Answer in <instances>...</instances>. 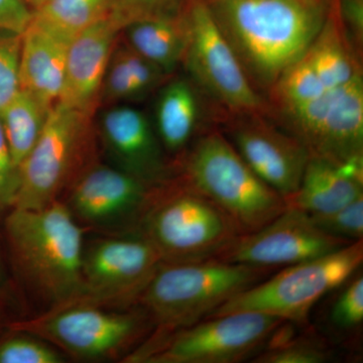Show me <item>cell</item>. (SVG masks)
<instances>
[{
  "label": "cell",
  "instance_id": "obj_12",
  "mask_svg": "<svg viewBox=\"0 0 363 363\" xmlns=\"http://www.w3.org/2000/svg\"><path fill=\"white\" fill-rule=\"evenodd\" d=\"M218 126L250 169L284 199L298 190L309 150L269 114H226Z\"/></svg>",
  "mask_w": 363,
  "mask_h": 363
},
{
  "label": "cell",
  "instance_id": "obj_4",
  "mask_svg": "<svg viewBox=\"0 0 363 363\" xmlns=\"http://www.w3.org/2000/svg\"><path fill=\"white\" fill-rule=\"evenodd\" d=\"M138 227L162 264L216 259L241 235L221 209L177 176L154 189Z\"/></svg>",
  "mask_w": 363,
  "mask_h": 363
},
{
  "label": "cell",
  "instance_id": "obj_20",
  "mask_svg": "<svg viewBox=\"0 0 363 363\" xmlns=\"http://www.w3.org/2000/svg\"><path fill=\"white\" fill-rule=\"evenodd\" d=\"M363 196V162H338L310 156L298 190L286 207L308 215L340 209Z\"/></svg>",
  "mask_w": 363,
  "mask_h": 363
},
{
  "label": "cell",
  "instance_id": "obj_21",
  "mask_svg": "<svg viewBox=\"0 0 363 363\" xmlns=\"http://www.w3.org/2000/svg\"><path fill=\"white\" fill-rule=\"evenodd\" d=\"M169 77L171 75L118 39L105 72L99 104L111 106L140 101L159 90Z\"/></svg>",
  "mask_w": 363,
  "mask_h": 363
},
{
  "label": "cell",
  "instance_id": "obj_30",
  "mask_svg": "<svg viewBox=\"0 0 363 363\" xmlns=\"http://www.w3.org/2000/svg\"><path fill=\"white\" fill-rule=\"evenodd\" d=\"M21 37L0 33V111L21 90Z\"/></svg>",
  "mask_w": 363,
  "mask_h": 363
},
{
  "label": "cell",
  "instance_id": "obj_29",
  "mask_svg": "<svg viewBox=\"0 0 363 363\" xmlns=\"http://www.w3.org/2000/svg\"><path fill=\"white\" fill-rule=\"evenodd\" d=\"M309 216L326 233L352 242L363 240V196L331 213Z\"/></svg>",
  "mask_w": 363,
  "mask_h": 363
},
{
  "label": "cell",
  "instance_id": "obj_8",
  "mask_svg": "<svg viewBox=\"0 0 363 363\" xmlns=\"http://www.w3.org/2000/svg\"><path fill=\"white\" fill-rule=\"evenodd\" d=\"M286 320L259 312L208 317L169 332H157L130 357L149 363H238L255 358Z\"/></svg>",
  "mask_w": 363,
  "mask_h": 363
},
{
  "label": "cell",
  "instance_id": "obj_14",
  "mask_svg": "<svg viewBox=\"0 0 363 363\" xmlns=\"http://www.w3.org/2000/svg\"><path fill=\"white\" fill-rule=\"evenodd\" d=\"M350 243L325 233L304 212L286 207L259 230L241 234L216 259L276 269L316 259Z\"/></svg>",
  "mask_w": 363,
  "mask_h": 363
},
{
  "label": "cell",
  "instance_id": "obj_19",
  "mask_svg": "<svg viewBox=\"0 0 363 363\" xmlns=\"http://www.w3.org/2000/svg\"><path fill=\"white\" fill-rule=\"evenodd\" d=\"M21 89L52 108L65 81L67 51L71 40L30 20L21 37Z\"/></svg>",
  "mask_w": 363,
  "mask_h": 363
},
{
  "label": "cell",
  "instance_id": "obj_18",
  "mask_svg": "<svg viewBox=\"0 0 363 363\" xmlns=\"http://www.w3.org/2000/svg\"><path fill=\"white\" fill-rule=\"evenodd\" d=\"M121 33V28L109 16L71 40L60 104L93 114L99 105L105 72Z\"/></svg>",
  "mask_w": 363,
  "mask_h": 363
},
{
  "label": "cell",
  "instance_id": "obj_33",
  "mask_svg": "<svg viewBox=\"0 0 363 363\" xmlns=\"http://www.w3.org/2000/svg\"><path fill=\"white\" fill-rule=\"evenodd\" d=\"M20 184V171L13 161L0 121V206H13Z\"/></svg>",
  "mask_w": 363,
  "mask_h": 363
},
{
  "label": "cell",
  "instance_id": "obj_25",
  "mask_svg": "<svg viewBox=\"0 0 363 363\" xmlns=\"http://www.w3.org/2000/svg\"><path fill=\"white\" fill-rule=\"evenodd\" d=\"M116 0H49L33 11V18L71 40L98 21L108 18Z\"/></svg>",
  "mask_w": 363,
  "mask_h": 363
},
{
  "label": "cell",
  "instance_id": "obj_35",
  "mask_svg": "<svg viewBox=\"0 0 363 363\" xmlns=\"http://www.w3.org/2000/svg\"><path fill=\"white\" fill-rule=\"evenodd\" d=\"M32 16L23 0H0V33L21 35Z\"/></svg>",
  "mask_w": 363,
  "mask_h": 363
},
{
  "label": "cell",
  "instance_id": "obj_15",
  "mask_svg": "<svg viewBox=\"0 0 363 363\" xmlns=\"http://www.w3.org/2000/svg\"><path fill=\"white\" fill-rule=\"evenodd\" d=\"M97 131L116 168L152 186L174 178L175 167L167 159L154 124L140 109L128 104L107 106Z\"/></svg>",
  "mask_w": 363,
  "mask_h": 363
},
{
  "label": "cell",
  "instance_id": "obj_6",
  "mask_svg": "<svg viewBox=\"0 0 363 363\" xmlns=\"http://www.w3.org/2000/svg\"><path fill=\"white\" fill-rule=\"evenodd\" d=\"M92 113L55 104L42 135L20 167L13 207L42 208L58 201L94 161Z\"/></svg>",
  "mask_w": 363,
  "mask_h": 363
},
{
  "label": "cell",
  "instance_id": "obj_9",
  "mask_svg": "<svg viewBox=\"0 0 363 363\" xmlns=\"http://www.w3.org/2000/svg\"><path fill=\"white\" fill-rule=\"evenodd\" d=\"M184 16L188 43L182 65L186 75L225 116L269 114V102L248 80L206 0H187Z\"/></svg>",
  "mask_w": 363,
  "mask_h": 363
},
{
  "label": "cell",
  "instance_id": "obj_36",
  "mask_svg": "<svg viewBox=\"0 0 363 363\" xmlns=\"http://www.w3.org/2000/svg\"><path fill=\"white\" fill-rule=\"evenodd\" d=\"M23 1H25L28 9H30V11L33 13V11H38V9L44 6L45 4H47L49 0H23Z\"/></svg>",
  "mask_w": 363,
  "mask_h": 363
},
{
  "label": "cell",
  "instance_id": "obj_5",
  "mask_svg": "<svg viewBox=\"0 0 363 363\" xmlns=\"http://www.w3.org/2000/svg\"><path fill=\"white\" fill-rule=\"evenodd\" d=\"M272 274V269L217 259L162 264L138 303L157 332L174 331L209 317Z\"/></svg>",
  "mask_w": 363,
  "mask_h": 363
},
{
  "label": "cell",
  "instance_id": "obj_13",
  "mask_svg": "<svg viewBox=\"0 0 363 363\" xmlns=\"http://www.w3.org/2000/svg\"><path fill=\"white\" fill-rule=\"evenodd\" d=\"M162 264L143 236L97 241L83 252L82 293L75 302L138 303Z\"/></svg>",
  "mask_w": 363,
  "mask_h": 363
},
{
  "label": "cell",
  "instance_id": "obj_24",
  "mask_svg": "<svg viewBox=\"0 0 363 363\" xmlns=\"http://www.w3.org/2000/svg\"><path fill=\"white\" fill-rule=\"evenodd\" d=\"M51 109L28 91L21 89L0 111V121L18 171L42 135Z\"/></svg>",
  "mask_w": 363,
  "mask_h": 363
},
{
  "label": "cell",
  "instance_id": "obj_7",
  "mask_svg": "<svg viewBox=\"0 0 363 363\" xmlns=\"http://www.w3.org/2000/svg\"><path fill=\"white\" fill-rule=\"evenodd\" d=\"M363 262V240L305 260L267 277L227 301L209 317L236 312H259L303 324L313 306L347 283ZM208 318V317H207Z\"/></svg>",
  "mask_w": 363,
  "mask_h": 363
},
{
  "label": "cell",
  "instance_id": "obj_10",
  "mask_svg": "<svg viewBox=\"0 0 363 363\" xmlns=\"http://www.w3.org/2000/svg\"><path fill=\"white\" fill-rule=\"evenodd\" d=\"M271 116L310 156L338 164L363 162V75Z\"/></svg>",
  "mask_w": 363,
  "mask_h": 363
},
{
  "label": "cell",
  "instance_id": "obj_28",
  "mask_svg": "<svg viewBox=\"0 0 363 363\" xmlns=\"http://www.w3.org/2000/svg\"><path fill=\"white\" fill-rule=\"evenodd\" d=\"M332 358V351L323 343L311 339L294 338L279 347L264 350L253 362L259 363H323Z\"/></svg>",
  "mask_w": 363,
  "mask_h": 363
},
{
  "label": "cell",
  "instance_id": "obj_22",
  "mask_svg": "<svg viewBox=\"0 0 363 363\" xmlns=\"http://www.w3.org/2000/svg\"><path fill=\"white\" fill-rule=\"evenodd\" d=\"M305 56L327 89L340 87L362 75L360 55L346 35L336 0Z\"/></svg>",
  "mask_w": 363,
  "mask_h": 363
},
{
  "label": "cell",
  "instance_id": "obj_1",
  "mask_svg": "<svg viewBox=\"0 0 363 363\" xmlns=\"http://www.w3.org/2000/svg\"><path fill=\"white\" fill-rule=\"evenodd\" d=\"M206 1L248 80L257 92L267 95L312 44L333 0Z\"/></svg>",
  "mask_w": 363,
  "mask_h": 363
},
{
  "label": "cell",
  "instance_id": "obj_27",
  "mask_svg": "<svg viewBox=\"0 0 363 363\" xmlns=\"http://www.w3.org/2000/svg\"><path fill=\"white\" fill-rule=\"evenodd\" d=\"M187 0H116L111 18L123 30L136 21L177 16Z\"/></svg>",
  "mask_w": 363,
  "mask_h": 363
},
{
  "label": "cell",
  "instance_id": "obj_23",
  "mask_svg": "<svg viewBox=\"0 0 363 363\" xmlns=\"http://www.w3.org/2000/svg\"><path fill=\"white\" fill-rule=\"evenodd\" d=\"M121 35L126 44L168 75H173L182 65L188 43L184 11L177 16L130 23Z\"/></svg>",
  "mask_w": 363,
  "mask_h": 363
},
{
  "label": "cell",
  "instance_id": "obj_31",
  "mask_svg": "<svg viewBox=\"0 0 363 363\" xmlns=\"http://www.w3.org/2000/svg\"><path fill=\"white\" fill-rule=\"evenodd\" d=\"M362 321L363 278L360 274L348 281L336 298L330 312V322L341 330H352L362 326Z\"/></svg>",
  "mask_w": 363,
  "mask_h": 363
},
{
  "label": "cell",
  "instance_id": "obj_34",
  "mask_svg": "<svg viewBox=\"0 0 363 363\" xmlns=\"http://www.w3.org/2000/svg\"><path fill=\"white\" fill-rule=\"evenodd\" d=\"M336 6L346 35L358 54L363 45V0H336Z\"/></svg>",
  "mask_w": 363,
  "mask_h": 363
},
{
  "label": "cell",
  "instance_id": "obj_3",
  "mask_svg": "<svg viewBox=\"0 0 363 363\" xmlns=\"http://www.w3.org/2000/svg\"><path fill=\"white\" fill-rule=\"evenodd\" d=\"M176 175L213 202L241 234L259 230L286 209V200L250 169L218 128L192 143L177 162Z\"/></svg>",
  "mask_w": 363,
  "mask_h": 363
},
{
  "label": "cell",
  "instance_id": "obj_16",
  "mask_svg": "<svg viewBox=\"0 0 363 363\" xmlns=\"http://www.w3.org/2000/svg\"><path fill=\"white\" fill-rule=\"evenodd\" d=\"M156 187L116 167L94 162L69 189L67 205L76 218L89 223L125 216L140 223Z\"/></svg>",
  "mask_w": 363,
  "mask_h": 363
},
{
  "label": "cell",
  "instance_id": "obj_26",
  "mask_svg": "<svg viewBox=\"0 0 363 363\" xmlns=\"http://www.w3.org/2000/svg\"><path fill=\"white\" fill-rule=\"evenodd\" d=\"M327 90L304 54L279 76L267 93L269 116L304 104Z\"/></svg>",
  "mask_w": 363,
  "mask_h": 363
},
{
  "label": "cell",
  "instance_id": "obj_2",
  "mask_svg": "<svg viewBox=\"0 0 363 363\" xmlns=\"http://www.w3.org/2000/svg\"><path fill=\"white\" fill-rule=\"evenodd\" d=\"M16 266L26 281L56 307L82 293L83 229L61 200L42 208H16L6 220Z\"/></svg>",
  "mask_w": 363,
  "mask_h": 363
},
{
  "label": "cell",
  "instance_id": "obj_11",
  "mask_svg": "<svg viewBox=\"0 0 363 363\" xmlns=\"http://www.w3.org/2000/svg\"><path fill=\"white\" fill-rule=\"evenodd\" d=\"M152 324L145 310L111 313L97 306L75 302L18 324V330L45 339L81 358L113 357L128 350Z\"/></svg>",
  "mask_w": 363,
  "mask_h": 363
},
{
  "label": "cell",
  "instance_id": "obj_17",
  "mask_svg": "<svg viewBox=\"0 0 363 363\" xmlns=\"http://www.w3.org/2000/svg\"><path fill=\"white\" fill-rule=\"evenodd\" d=\"M154 128L164 152L176 164L206 131L218 128L225 114L215 106L188 76H171L159 88Z\"/></svg>",
  "mask_w": 363,
  "mask_h": 363
},
{
  "label": "cell",
  "instance_id": "obj_32",
  "mask_svg": "<svg viewBox=\"0 0 363 363\" xmlns=\"http://www.w3.org/2000/svg\"><path fill=\"white\" fill-rule=\"evenodd\" d=\"M61 355L33 338L14 337L0 343V363H59Z\"/></svg>",
  "mask_w": 363,
  "mask_h": 363
}]
</instances>
